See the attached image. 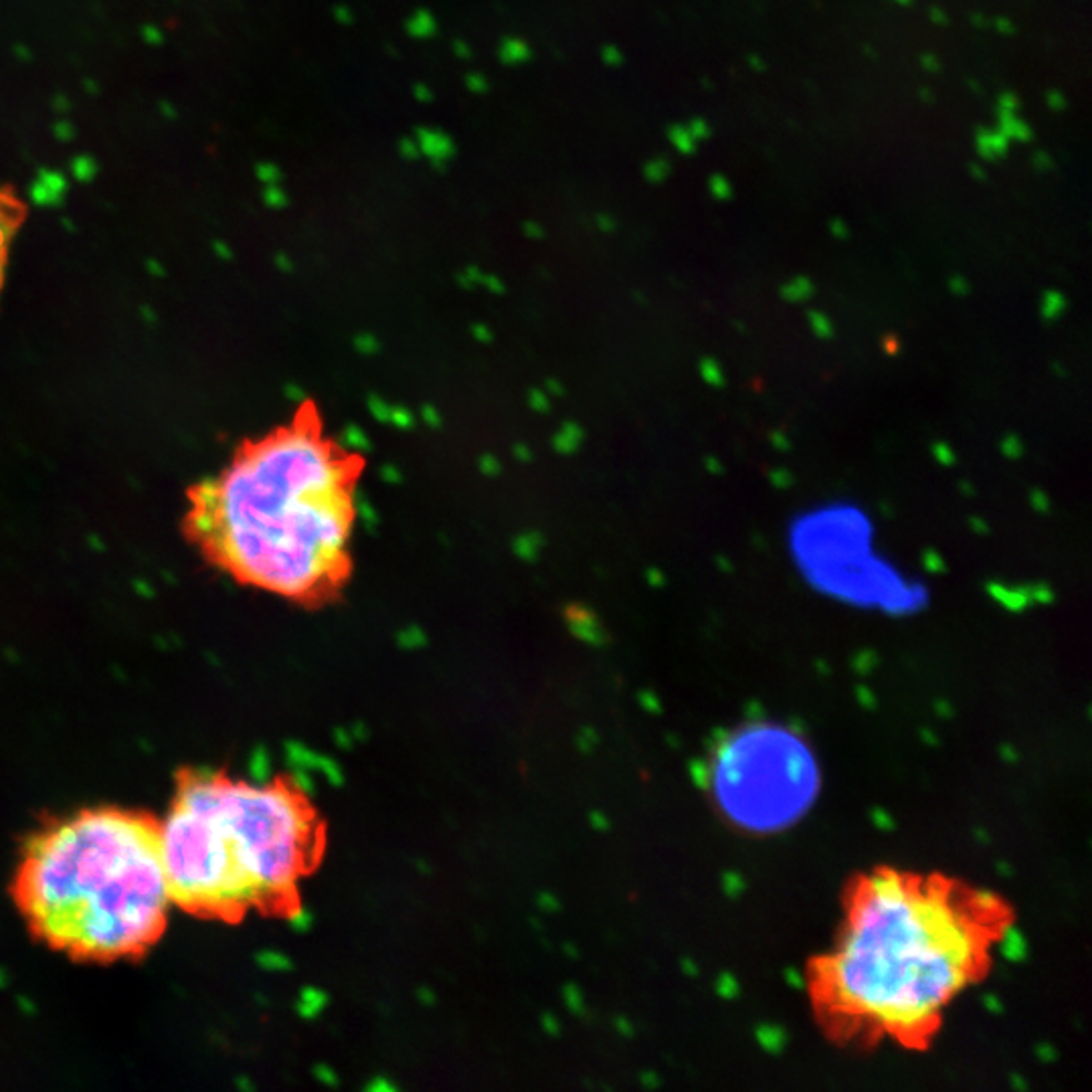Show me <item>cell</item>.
<instances>
[{
    "instance_id": "obj_1",
    "label": "cell",
    "mask_w": 1092,
    "mask_h": 1092,
    "mask_svg": "<svg viewBox=\"0 0 1092 1092\" xmlns=\"http://www.w3.org/2000/svg\"><path fill=\"white\" fill-rule=\"evenodd\" d=\"M1015 923L994 890L943 872L878 866L856 876L832 943L805 969L829 1042L931 1048L963 994L994 969Z\"/></svg>"
},
{
    "instance_id": "obj_2",
    "label": "cell",
    "mask_w": 1092,
    "mask_h": 1092,
    "mask_svg": "<svg viewBox=\"0 0 1092 1092\" xmlns=\"http://www.w3.org/2000/svg\"><path fill=\"white\" fill-rule=\"evenodd\" d=\"M365 465L306 400L190 486L184 536L233 583L298 607L330 605L355 571Z\"/></svg>"
},
{
    "instance_id": "obj_3",
    "label": "cell",
    "mask_w": 1092,
    "mask_h": 1092,
    "mask_svg": "<svg viewBox=\"0 0 1092 1092\" xmlns=\"http://www.w3.org/2000/svg\"><path fill=\"white\" fill-rule=\"evenodd\" d=\"M160 823L173 904L231 924L298 913L326 846L318 809L285 777L254 783L183 769Z\"/></svg>"
},
{
    "instance_id": "obj_4",
    "label": "cell",
    "mask_w": 1092,
    "mask_h": 1092,
    "mask_svg": "<svg viewBox=\"0 0 1092 1092\" xmlns=\"http://www.w3.org/2000/svg\"><path fill=\"white\" fill-rule=\"evenodd\" d=\"M11 894L28 931L71 959H138L174 906L160 819L98 808L51 822L27 842Z\"/></svg>"
},
{
    "instance_id": "obj_5",
    "label": "cell",
    "mask_w": 1092,
    "mask_h": 1092,
    "mask_svg": "<svg viewBox=\"0 0 1092 1092\" xmlns=\"http://www.w3.org/2000/svg\"><path fill=\"white\" fill-rule=\"evenodd\" d=\"M791 566L808 589L850 609L910 617L927 609L931 586L880 545L864 504L829 498L799 508L785 528Z\"/></svg>"
},
{
    "instance_id": "obj_6",
    "label": "cell",
    "mask_w": 1092,
    "mask_h": 1092,
    "mask_svg": "<svg viewBox=\"0 0 1092 1092\" xmlns=\"http://www.w3.org/2000/svg\"><path fill=\"white\" fill-rule=\"evenodd\" d=\"M708 771L724 815L755 832L798 819L818 785L813 757L801 738L771 724H751L724 738Z\"/></svg>"
},
{
    "instance_id": "obj_7",
    "label": "cell",
    "mask_w": 1092,
    "mask_h": 1092,
    "mask_svg": "<svg viewBox=\"0 0 1092 1092\" xmlns=\"http://www.w3.org/2000/svg\"><path fill=\"white\" fill-rule=\"evenodd\" d=\"M23 221V207L11 193L0 189V292L4 285V275H7L8 265V251L14 239L18 225Z\"/></svg>"
},
{
    "instance_id": "obj_8",
    "label": "cell",
    "mask_w": 1092,
    "mask_h": 1092,
    "mask_svg": "<svg viewBox=\"0 0 1092 1092\" xmlns=\"http://www.w3.org/2000/svg\"><path fill=\"white\" fill-rule=\"evenodd\" d=\"M417 138H419V150H421L427 159L435 162V164L447 162L453 156V152H455V146H453L451 138L441 132L419 130Z\"/></svg>"
},
{
    "instance_id": "obj_9",
    "label": "cell",
    "mask_w": 1092,
    "mask_h": 1092,
    "mask_svg": "<svg viewBox=\"0 0 1092 1092\" xmlns=\"http://www.w3.org/2000/svg\"><path fill=\"white\" fill-rule=\"evenodd\" d=\"M407 31H409V35L417 37V39H429V37L435 35L437 23H435V18H433L431 13L417 11L407 21Z\"/></svg>"
},
{
    "instance_id": "obj_10",
    "label": "cell",
    "mask_w": 1092,
    "mask_h": 1092,
    "mask_svg": "<svg viewBox=\"0 0 1092 1092\" xmlns=\"http://www.w3.org/2000/svg\"><path fill=\"white\" fill-rule=\"evenodd\" d=\"M528 57H531V49H528V45L524 41L504 39L502 45H500V59H502L504 63L516 65V63H522V61H526Z\"/></svg>"
},
{
    "instance_id": "obj_11",
    "label": "cell",
    "mask_w": 1092,
    "mask_h": 1092,
    "mask_svg": "<svg viewBox=\"0 0 1092 1092\" xmlns=\"http://www.w3.org/2000/svg\"><path fill=\"white\" fill-rule=\"evenodd\" d=\"M465 83H467V88L471 89V92H480L481 93V92H486V89H488V81H486L484 75H480V73L467 75Z\"/></svg>"
},
{
    "instance_id": "obj_12",
    "label": "cell",
    "mask_w": 1092,
    "mask_h": 1092,
    "mask_svg": "<svg viewBox=\"0 0 1092 1092\" xmlns=\"http://www.w3.org/2000/svg\"><path fill=\"white\" fill-rule=\"evenodd\" d=\"M399 148H400V152H403L405 159H415V156H417V152H419V146L415 144L411 138H405V140H400Z\"/></svg>"
},
{
    "instance_id": "obj_13",
    "label": "cell",
    "mask_w": 1092,
    "mask_h": 1092,
    "mask_svg": "<svg viewBox=\"0 0 1092 1092\" xmlns=\"http://www.w3.org/2000/svg\"><path fill=\"white\" fill-rule=\"evenodd\" d=\"M603 61L609 65H617L621 63V55H619L615 47H607V49H603Z\"/></svg>"
},
{
    "instance_id": "obj_14",
    "label": "cell",
    "mask_w": 1092,
    "mask_h": 1092,
    "mask_svg": "<svg viewBox=\"0 0 1092 1092\" xmlns=\"http://www.w3.org/2000/svg\"><path fill=\"white\" fill-rule=\"evenodd\" d=\"M415 95H417V99H421V102H427V99H431V93H429V89L423 88V85H419V88L415 89Z\"/></svg>"
},
{
    "instance_id": "obj_15",
    "label": "cell",
    "mask_w": 1092,
    "mask_h": 1092,
    "mask_svg": "<svg viewBox=\"0 0 1092 1092\" xmlns=\"http://www.w3.org/2000/svg\"><path fill=\"white\" fill-rule=\"evenodd\" d=\"M455 49H457V51H460V53H464V57H470V51H467V47L464 45V43H461V47H460V43H457V45H455Z\"/></svg>"
}]
</instances>
